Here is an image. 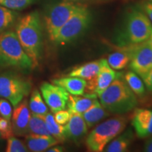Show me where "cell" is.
<instances>
[{"instance_id":"obj_1","label":"cell","mask_w":152,"mask_h":152,"mask_svg":"<svg viewBox=\"0 0 152 152\" xmlns=\"http://www.w3.org/2000/svg\"><path fill=\"white\" fill-rule=\"evenodd\" d=\"M16 34L35 68L39 65L42 49V30L37 11L30 13L20 19L17 25Z\"/></svg>"},{"instance_id":"obj_2","label":"cell","mask_w":152,"mask_h":152,"mask_svg":"<svg viewBox=\"0 0 152 152\" xmlns=\"http://www.w3.org/2000/svg\"><path fill=\"white\" fill-rule=\"evenodd\" d=\"M101 104L110 113L123 115L132 111L137 104V96L122 80H115L98 95Z\"/></svg>"},{"instance_id":"obj_3","label":"cell","mask_w":152,"mask_h":152,"mask_svg":"<svg viewBox=\"0 0 152 152\" xmlns=\"http://www.w3.org/2000/svg\"><path fill=\"white\" fill-rule=\"evenodd\" d=\"M17 69L29 71L34 68L33 62L11 31L0 33V70Z\"/></svg>"},{"instance_id":"obj_4","label":"cell","mask_w":152,"mask_h":152,"mask_svg":"<svg viewBox=\"0 0 152 152\" xmlns=\"http://www.w3.org/2000/svg\"><path fill=\"white\" fill-rule=\"evenodd\" d=\"M152 35V24L149 18L139 9H132L125 19L124 28L118 37L121 46L136 45L149 39Z\"/></svg>"},{"instance_id":"obj_5","label":"cell","mask_w":152,"mask_h":152,"mask_svg":"<svg viewBox=\"0 0 152 152\" xmlns=\"http://www.w3.org/2000/svg\"><path fill=\"white\" fill-rule=\"evenodd\" d=\"M127 124L128 118L123 115H118L106 120L96 125L87 136L85 140L88 151H104L106 146L124 131Z\"/></svg>"},{"instance_id":"obj_6","label":"cell","mask_w":152,"mask_h":152,"mask_svg":"<svg viewBox=\"0 0 152 152\" xmlns=\"http://www.w3.org/2000/svg\"><path fill=\"white\" fill-rule=\"evenodd\" d=\"M92 15L83 4L57 32L52 42L58 45H66L80 37L91 23Z\"/></svg>"},{"instance_id":"obj_7","label":"cell","mask_w":152,"mask_h":152,"mask_svg":"<svg viewBox=\"0 0 152 152\" xmlns=\"http://www.w3.org/2000/svg\"><path fill=\"white\" fill-rule=\"evenodd\" d=\"M31 83L13 71L0 72V98L9 101L14 106L30 94Z\"/></svg>"},{"instance_id":"obj_8","label":"cell","mask_w":152,"mask_h":152,"mask_svg":"<svg viewBox=\"0 0 152 152\" xmlns=\"http://www.w3.org/2000/svg\"><path fill=\"white\" fill-rule=\"evenodd\" d=\"M83 5L71 0H63L49 9L45 15V21L51 40L53 41L58 30Z\"/></svg>"},{"instance_id":"obj_9","label":"cell","mask_w":152,"mask_h":152,"mask_svg":"<svg viewBox=\"0 0 152 152\" xmlns=\"http://www.w3.org/2000/svg\"><path fill=\"white\" fill-rule=\"evenodd\" d=\"M126 47L130 54L129 63L132 71L143 78L152 68V38Z\"/></svg>"},{"instance_id":"obj_10","label":"cell","mask_w":152,"mask_h":152,"mask_svg":"<svg viewBox=\"0 0 152 152\" xmlns=\"http://www.w3.org/2000/svg\"><path fill=\"white\" fill-rule=\"evenodd\" d=\"M121 75V73L113 71L108 64L107 60L102 58L100 60L99 71L94 77L89 80L88 83H87L86 90L88 93H93L98 96L115 80L120 78Z\"/></svg>"},{"instance_id":"obj_11","label":"cell","mask_w":152,"mask_h":152,"mask_svg":"<svg viewBox=\"0 0 152 152\" xmlns=\"http://www.w3.org/2000/svg\"><path fill=\"white\" fill-rule=\"evenodd\" d=\"M40 91L43 99L52 113L66 109L70 94L65 89L45 82L41 85Z\"/></svg>"},{"instance_id":"obj_12","label":"cell","mask_w":152,"mask_h":152,"mask_svg":"<svg viewBox=\"0 0 152 152\" xmlns=\"http://www.w3.org/2000/svg\"><path fill=\"white\" fill-rule=\"evenodd\" d=\"M14 107L15 109L11 116V125L14 134L17 136L27 135L28 134V125L31 115L28 101L23 99Z\"/></svg>"},{"instance_id":"obj_13","label":"cell","mask_w":152,"mask_h":152,"mask_svg":"<svg viewBox=\"0 0 152 152\" xmlns=\"http://www.w3.org/2000/svg\"><path fill=\"white\" fill-rule=\"evenodd\" d=\"M132 125L138 137L148 138L152 135V110L136 109L132 117Z\"/></svg>"},{"instance_id":"obj_14","label":"cell","mask_w":152,"mask_h":152,"mask_svg":"<svg viewBox=\"0 0 152 152\" xmlns=\"http://www.w3.org/2000/svg\"><path fill=\"white\" fill-rule=\"evenodd\" d=\"M69 121L64 126V134L66 140L78 142L87 134L88 128L82 114L71 112Z\"/></svg>"},{"instance_id":"obj_15","label":"cell","mask_w":152,"mask_h":152,"mask_svg":"<svg viewBox=\"0 0 152 152\" xmlns=\"http://www.w3.org/2000/svg\"><path fill=\"white\" fill-rule=\"evenodd\" d=\"M26 142L28 150L33 152L47 151L58 143V141L52 135L36 134H28L26 137Z\"/></svg>"},{"instance_id":"obj_16","label":"cell","mask_w":152,"mask_h":152,"mask_svg":"<svg viewBox=\"0 0 152 152\" xmlns=\"http://www.w3.org/2000/svg\"><path fill=\"white\" fill-rule=\"evenodd\" d=\"M55 85H59L67 91L71 95H83L85 94L86 89L87 83L86 80L77 77H66L56 78L52 80Z\"/></svg>"},{"instance_id":"obj_17","label":"cell","mask_w":152,"mask_h":152,"mask_svg":"<svg viewBox=\"0 0 152 152\" xmlns=\"http://www.w3.org/2000/svg\"><path fill=\"white\" fill-rule=\"evenodd\" d=\"M96 99L97 95L93 93H87L78 96L69 94L67 102L68 111L83 114L92 105Z\"/></svg>"},{"instance_id":"obj_18","label":"cell","mask_w":152,"mask_h":152,"mask_svg":"<svg viewBox=\"0 0 152 152\" xmlns=\"http://www.w3.org/2000/svg\"><path fill=\"white\" fill-rule=\"evenodd\" d=\"M109 115V112L104 109L97 99H95L92 105L86 111L82 114L88 128L94 127Z\"/></svg>"},{"instance_id":"obj_19","label":"cell","mask_w":152,"mask_h":152,"mask_svg":"<svg viewBox=\"0 0 152 152\" xmlns=\"http://www.w3.org/2000/svg\"><path fill=\"white\" fill-rule=\"evenodd\" d=\"M134 136L132 129L129 128L124 132H121L113 140H111L104 151L106 152H124L126 151L134 140Z\"/></svg>"},{"instance_id":"obj_20","label":"cell","mask_w":152,"mask_h":152,"mask_svg":"<svg viewBox=\"0 0 152 152\" xmlns=\"http://www.w3.org/2000/svg\"><path fill=\"white\" fill-rule=\"evenodd\" d=\"M100 70V60L86 63L74 68L66 76L77 77L85 80H90L99 73Z\"/></svg>"},{"instance_id":"obj_21","label":"cell","mask_w":152,"mask_h":152,"mask_svg":"<svg viewBox=\"0 0 152 152\" xmlns=\"http://www.w3.org/2000/svg\"><path fill=\"white\" fill-rule=\"evenodd\" d=\"M130 61V54L126 47L120 52H113L108 57L107 62L113 70L120 71L126 67Z\"/></svg>"},{"instance_id":"obj_22","label":"cell","mask_w":152,"mask_h":152,"mask_svg":"<svg viewBox=\"0 0 152 152\" xmlns=\"http://www.w3.org/2000/svg\"><path fill=\"white\" fill-rule=\"evenodd\" d=\"M47 127L51 135L54 137L58 142H64L66 140L64 134V126L58 124L55 121L54 115L52 113H47L43 115Z\"/></svg>"},{"instance_id":"obj_23","label":"cell","mask_w":152,"mask_h":152,"mask_svg":"<svg viewBox=\"0 0 152 152\" xmlns=\"http://www.w3.org/2000/svg\"><path fill=\"white\" fill-rule=\"evenodd\" d=\"M28 134L51 135L43 115L31 114L28 125Z\"/></svg>"},{"instance_id":"obj_24","label":"cell","mask_w":152,"mask_h":152,"mask_svg":"<svg viewBox=\"0 0 152 152\" xmlns=\"http://www.w3.org/2000/svg\"><path fill=\"white\" fill-rule=\"evenodd\" d=\"M125 83L136 96H142L145 94V86L137 74L133 71H129L124 76Z\"/></svg>"},{"instance_id":"obj_25","label":"cell","mask_w":152,"mask_h":152,"mask_svg":"<svg viewBox=\"0 0 152 152\" xmlns=\"http://www.w3.org/2000/svg\"><path fill=\"white\" fill-rule=\"evenodd\" d=\"M29 108L32 113L37 115H45L48 113V108L44 102L42 96L36 89L33 91L30 96Z\"/></svg>"},{"instance_id":"obj_26","label":"cell","mask_w":152,"mask_h":152,"mask_svg":"<svg viewBox=\"0 0 152 152\" xmlns=\"http://www.w3.org/2000/svg\"><path fill=\"white\" fill-rule=\"evenodd\" d=\"M15 14L7 7H0V33L14 21Z\"/></svg>"},{"instance_id":"obj_27","label":"cell","mask_w":152,"mask_h":152,"mask_svg":"<svg viewBox=\"0 0 152 152\" xmlns=\"http://www.w3.org/2000/svg\"><path fill=\"white\" fill-rule=\"evenodd\" d=\"M27 146H26L20 140L11 136L7 139V152H26L28 151Z\"/></svg>"},{"instance_id":"obj_28","label":"cell","mask_w":152,"mask_h":152,"mask_svg":"<svg viewBox=\"0 0 152 152\" xmlns=\"http://www.w3.org/2000/svg\"><path fill=\"white\" fill-rule=\"evenodd\" d=\"M33 0H3L1 4L11 10H21L31 4Z\"/></svg>"},{"instance_id":"obj_29","label":"cell","mask_w":152,"mask_h":152,"mask_svg":"<svg viewBox=\"0 0 152 152\" xmlns=\"http://www.w3.org/2000/svg\"><path fill=\"white\" fill-rule=\"evenodd\" d=\"M13 135L14 132L10 121L0 117V137L4 140H7Z\"/></svg>"},{"instance_id":"obj_30","label":"cell","mask_w":152,"mask_h":152,"mask_svg":"<svg viewBox=\"0 0 152 152\" xmlns=\"http://www.w3.org/2000/svg\"><path fill=\"white\" fill-rule=\"evenodd\" d=\"M12 107L11 103L6 99H0V115L4 118L10 121L12 116Z\"/></svg>"},{"instance_id":"obj_31","label":"cell","mask_w":152,"mask_h":152,"mask_svg":"<svg viewBox=\"0 0 152 152\" xmlns=\"http://www.w3.org/2000/svg\"><path fill=\"white\" fill-rule=\"evenodd\" d=\"M70 116H71V113L70 111H66L65 109L61 110L55 113V115H54L55 121H56L58 124L60 125H66L69 121Z\"/></svg>"},{"instance_id":"obj_32","label":"cell","mask_w":152,"mask_h":152,"mask_svg":"<svg viewBox=\"0 0 152 152\" xmlns=\"http://www.w3.org/2000/svg\"><path fill=\"white\" fill-rule=\"evenodd\" d=\"M143 82L145 86L150 92H152V68L143 77Z\"/></svg>"},{"instance_id":"obj_33","label":"cell","mask_w":152,"mask_h":152,"mask_svg":"<svg viewBox=\"0 0 152 152\" xmlns=\"http://www.w3.org/2000/svg\"><path fill=\"white\" fill-rule=\"evenodd\" d=\"M142 8H143L144 13L148 16V18H149L150 21L152 24V3L149 2V1L144 3Z\"/></svg>"},{"instance_id":"obj_34","label":"cell","mask_w":152,"mask_h":152,"mask_svg":"<svg viewBox=\"0 0 152 152\" xmlns=\"http://www.w3.org/2000/svg\"><path fill=\"white\" fill-rule=\"evenodd\" d=\"M144 151L152 152V135L149 137V139L145 142L144 146Z\"/></svg>"},{"instance_id":"obj_35","label":"cell","mask_w":152,"mask_h":152,"mask_svg":"<svg viewBox=\"0 0 152 152\" xmlns=\"http://www.w3.org/2000/svg\"><path fill=\"white\" fill-rule=\"evenodd\" d=\"M64 149L62 147H54V146H53V147H50L49 149H47L46 151H48V152H61V151H64Z\"/></svg>"},{"instance_id":"obj_36","label":"cell","mask_w":152,"mask_h":152,"mask_svg":"<svg viewBox=\"0 0 152 152\" xmlns=\"http://www.w3.org/2000/svg\"><path fill=\"white\" fill-rule=\"evenodd\" d=\"M148 1H149V2H151V3H152V0H147Z\"/></svg>"},{"instance_id":"obj_37","label":"cell","mask_w":152,"mask_h":152,"mask_svg":"<svg viewBox=\"0 0 152 152\" xmlns=\"http://www.w3.org/2000/svg\"><path fill=\"white\" fill-rule=\"evenodd\" d=\"M2 1H3V0H0V4H1V3L2 2Z\"/></svg>"},{"instance_id":"obj_38","label":"cell","mask_w":152,"mask_h":152,"mask_svg":"<svg viewBox=\"0 0 152 152\" xmlns=\"http://www.w3.org/2000/svg\"><path fill=\"white\" fill-rule=\"evenodd\" d=\"M151 38H152V35H151Z\"/></svg>"}]
</instances>
